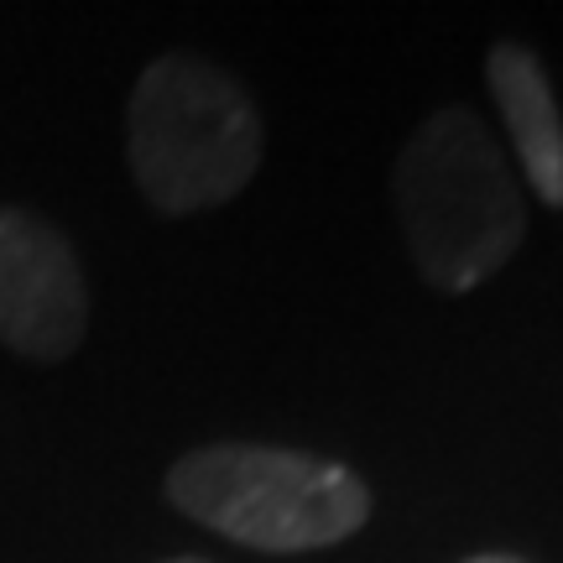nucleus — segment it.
I'll use <instances>...</instances> for the list:
<instances>
[{
	"mask_svg": "<svg viewBox=\"0 0 563 563\" xmlns=\"http://www.w3.org/2000/svg\"><path fill=\"white\" fill-rule=\"evenodd\" d=\"M485 79L532 194L543 203H563V110L538 53H527L517 42H496L485 58Z\"/></svg>",
	"mask_w": 563,
	"mask_h": 563,
	"instance_id": "39448f33",
	"label": "nucleus"
},
{
	"mask_svg": "<svg viewBox=\"0 0 563 563\" xmlns=\"http://www.w3.org/2000/svg\"><path fill=\"white\" fill-rule=\"evenodd\" d=\"M89 329L84 266L63 230L32 209H0V344L26 361H68Z\"/></svg>",
	"mask_w": 563,
	"mask_h": 563,
	"instance_id": "20e7f679",
	"label": "nucleus"
},
{
	"mask_svg": "<svg viewBox=\"0 0 563 563\" xmlns=\"http://www.w3.org/2000/svg\"><path fill=\"white\" fill-rule=\"evenodd\" d=\"M167 563H209V559H167Z\"/></svg>",
	"mask_w": 563,
	"mask_h": 563,
	"instance_id": "0eeeda50",
	"label": "nucleus"
},
{
	"mask_svg": "<svg viewBox=\"0 0 563 563\" xmlns=\"http://www.w3.org/2000/svg\"><path fill=\"white\" fill-rule=\"evenodd\" d=\"M464 563H527L517 553H481V559H464Z\"/></svg>",
	"mask_w": 563,
	"mask_h": 563,
	"instance_id": "423d86ee",
	"label": "nucleus"
},
{
	"mask_svg": "<svg viewBox=\"0 0 563 563\" xmlns=\"http://www.w3.org/2000/svg\"><path fill=\"white\" fill-rule=\"evenodd\" d=\"M167 501L256 553H313L355 538L371 490L355 470L272 443H209L167 470Z\"/></svg>",
	"mask_w": 563,
	"mask_h": 563,
	"instance_id": "7ed1b4c3",
	"label": "nucleus"
},
{
	"mask_svg": "<svg viewBox=\"0 0 563 563\" xmlns=\"http://www.w3.org/2000/svg\"><path fill=\"white\" fill-rule=\"evenodd\" d=\"M131 178L162 214L230 203L262 167V110L224 68L188 53L146 63L125 110Z\"/></svg>",
	"mask_w": 563,
	"mask_h": 563,
	"instance_id": "f03ea898",
	"label": "nucleus"
},
{
	"mask_svg": "<svg viewBox=\"0 0 563 563\" xmlns=\"http://www.w3.org/2000/svg\"><path fill=\"white\" fill-rule=\"evenodd\" d=\"M402 241L422 282L470 292L501 272L527 241V203L496 136L464 104L433 110L391 173Z\"/></svg>",
	"mask_w": 563,
	"mask_h": 563,
	"instance_id": "f257e3e1",
	"label": "nucleus"
}]
</instances>
